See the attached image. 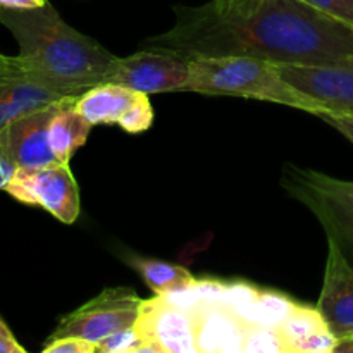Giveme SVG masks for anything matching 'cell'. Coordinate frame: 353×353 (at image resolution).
<instances>
[{"label": "cell", "mask_w": 353, "mask_h": 353, "mask_svg": "<svg viewBox=\"0 0 353 353\" xmlns=\"http://www.w3.org/2000/svg\"><path fill=\"white\" fill-rule=\"evenodd\" d=\"M302 2L353 28V0H302Z\"/></svg>", "instance_id": "obj_24"}, {"label": "cell", "mask_w": 353, "mask_h": 353, "mask_svg": "<svg viewBox=\"0 0 353 353\" xmlns=\"http://www.w3.org/2000/svg\"><path fill=\"white\" fill-rule=\"evenodd\" d=\"M317 117H321L324 123H327L330 126H333L334 130L340 131L347 140H350L353 143V114L326 110V112H321Z\"/></svg>", "instance_id": "obj_27"}, {"label": "cell", "mask_w": 353, "mask_h": 353, "mask_svg": "<svg viewBox=\"0 0 353 353\" xmlns=\"http://www.w3.org/2000/svg\"><path fill=\"white\" fill-rule=\"evenodd\" d=\"M7 327H9V326H7V324H6V323H3V321H2V319H0V331L7 330Z\"/></svg>", "instance_id": "obj_31"}, {"label": "cell", "mask_w": 353, "mask_h": 353, "mask_svg": "<svg viewBox=\"0 0 353 353\" xmlns=\"http://www.w3.org/2000/svg\"><path fill=\"white\" fill-rule=\"evenodd\" d=\"M243 353H286V345L278 330L264 326H247Z\"/></svg>", "instance_id": "obj_19"}, {"label": "cell", "mask_w": 353, "mask_h": 353, "mask_svg": "<svg viewBox=\"0 0 353 353\" xmlns=\"http://www.w3.org/2000/svg\"><path fill=\"white\" fill-rule=\"evenodd\" d=\"M138 93L140 92H134L128 86L105 81L92 86L76 97L74 105L92 126L117 124L128 107L134 102Z\"/></svg>", "instance_id": "obj_15"}, {"label": "cell", "mask_w": 353, "mask_h": 353, "mask_svg": "<svg viewBox=\"0 0 353 353\" xmlns=\"http://www.w3.org/2000/svg\"><path fill=\"white\" fill-rule=\"evenodd\" d=\"M97 345L79 336L48 338L43 353H95Z\"/></svg>", "instance_id": "obj_25"}, {"label": "cell", "mask_w": 353, "mask_h": 353, "mask_svg": "<svg viewBox=\"0 0 353 353\" xmlns=\"http://www.w3.org/2000/svg\"><path fill=\"white\" fill-rule=\"evenodd\" d=\"M55 103L23 114L0 131V154L17 169H33L57 162L48 145V123Z\"/></svg>", "instance_id": "obj_11"}, {"label": "cell", "mask_w": 353, "mask_h": 353, "mask_svg": "<svg viewBox=\"0 0 353 353\" xmlns=\"http://www.w3.org/2000/svg\"><path fill=\"white\" fill-rule=\"evenodd\" d=\"M131 265L140 272L143 281L155 295L169 292V290L179 288V286L190 285L195 281L192 272L181 265L171 264V262L155 261V259H133Z\"/></svg>", "instance_id": "obj_17"}, {"label": "cell", "mask_w": 353, "mask_h": 353, "mask_svg": "<svg viewBox=\"0 0 353 353\" xmlns=\"http://www.w3.org/2000/svg\"><path fill=\"white\" fill-rule=\"evenodd\" d=\"M143 299L130 288H107L64 316L50 338L79 336L99 345L110 334L134 326Z\"/></svg>", "instance_id": "obj_5"}, {"label": "cell", "mask_w": 353, "mask_h": 353, "mask_svg": "<svg viewBox=\"0 0 353 353\" xmlns=\"http://www.w3.org/2000/svg\"><path fill=\"white\" fill-rule=\"evenodd\" d=\"M338 341L340 340L334 336L330 327H323V330L295 341L290 347L288 353H333L336 350Z\"/></svg>", "instance_id": "obj_23"}, {"label": "cell", "mask_w": 353, "mask_h": 353, "mask_svg": "<svg viewBox=\"0 0 353 353\" xmlns=\"http://www.w3.org/2000/svg\"><path fill=\"white\" fill-rule=\"evenodd\" d=\"M74 100L76 97L59 100L55 103L54 116L48 123V145L61 164H69L72 155L86 143V138L93 128L78 112Z\"/></svg>", "instance_id": "obj_14"}, {"label": "cell", "mask_w": 353, "mask_h": 353, "mask_svg": "<svg viewBox=\"0 0 353 353\" xmlns=\"http://www.w3.org/2000/svg\"><path fill=\"white\" fill-rule=\"evenodd\" d=\"M283 186L319 219L326 234L353 252V181L286 164Z\"/></svg>", "instance_id": "obj_4"}, {"label": "cell", "mask_w": 353, "mask_h": 353, "mask_svg": "<svg viewBox=\"0 0 353 353\" xmlns=\"http://www.w3.org/2000/svg\"><path fill=\"white\" fill-rule=\"evenodd\" d=\"M47 3V0H0L2 9H14V10H28L37 9Z\"/></svg>", "instance_id": "obj_28"}, {"label": "cell", "mask_w": 353, "mask_h": 353, "mask_svg": "<svg viewBox=\"0 0 353 353\" xmlns=\"http://www.w3.org/2000/svg\"><path fill=\"white\" fill-rule=\"evenodd\" d=\"M265 0H212L210 6L221 14H250Z\"/></svg>", "instance_id": "obj_26"}, {"label": "cell", "mask_w": 353, "mask_h": 353, "mask_svg": "<svg viewBox=\"0 0 353 353\" xmlns=\"http://www.w3.org/2000/svg\"><path fill=\"white\" fill-rule=\"evenodd\" d=\"M317 310L338 340L353 338V268L343 247L327 234V261Z\"/></svg>", "instance_id": "obj_9"}, {"label": "cell", "mask_w": 353, "mask_h": 353, "mask_svg": "<svg viewBox=\"0 0 353 353\" xmlns=\"http://www.w3.org/2000/svg\"><path fill=\"white\" fill-rule=\"evenodd\" d=\"M107 81L134 92H188L190 59L169 48H145L128 57H117Z\"/></svg>", "instance_id": "obj_7"}, {"label": "cell", "mask_w": 353, "mask_h": 353, "mask_svg": "<svg viewBox=\"0 0 353 353\" xmlns=\"http://www.w3.org/2000/svg\"><path fill=\"white\" fill-rule=\"evenodd\" d=\"M323 327H327V324L324 317L321 316L319 310H317V307L296 303L295 309L288 316V319L279 326L278 331L286 345V353H288L290 347L295 341L302 340V338L309 336V334L316 333V331L323 330Z\"/></svg>", "instance_id": "obj_18"}, {"label": "cell", "mask_w": 353, "mask_h": 353, "mask_svg": "<svg viewBox=\"0 0 353 353\" xmlns=\"http://www.w3.org/2000/svg\"><path fill=\"white\" fill-rule=\"evenodd\" d=\"M3 192L24 205L41 207L64 224H72L79 216V190L69 164L17 169Z\"/></svg>", "instance_id": "obj_6"}, {"label": "cell", "mask_w": 353, "mask_h": 353, "mask_svg": "<svg viewBox=\"0 0 353 353\" xmlns=\"http://www.w3.org/2000/svg\"><path fill=\"white\" fill-rule=\"evenodd\" d=\"M334 352H343V353H353V338H348V340L338 341V347Z\"/></svg>", "instance_id": "obj_30"}, {"label": "cell", "mask_w": 353, "mask_h": 353, "mask_svg": "<svg viewBox=\"0 0 353 353\" xmlns=\"http://www.w3.org/2000/svg\"><path fill=\"white\" fill-rule=\"evenodd\" d=\"M247 324L228 307L207 305L196 312L199 353H243Z\"/></svg>", "instance_id": "obj_13"}, {"label": "cell", "mask_w": 353, "mask_h": 353, "mask_svg": "<svg viewBox=\"0 0 353 353\" xmlns=\"http://www.w3.org/2000/svg\"><path fill=\"white\" fill-rule=\"evenodd\" d=\"M134 327L162 353H199L196 314L171 305L161 295L141 302Z\"/></svg>", "instance_id": "obj_8"}, {"label": "cell", "mask_w": 353, "mask_h": 353, "mask_svg": "<svg viewBox=\"0 0 353 353\" xmlns=\"http://www.w3.org/2000/svg\"><path fill=\"white\" fill-rule=\"evenodd\" d=\"M295 305L296 302H293L290 296L283 295V293L261 290L255 302L238 317L247 326H264L279 330V326L288 319Z\"/></svg>", "instance_id": "obj_16"}, {"label": "cell", "mask_w": 353, "mask_h": 353, "mask_svg": "<svg viewBox=\"0 0 353 353\" xmlns=\"http://www.w3.org/2000/svg\"><path fill=\"white\" fill-rule=\"evenodd\" d=\"M62 99L65 95L33 78L17 55H0V131L23 114Z\"/></svg>", "instance_id": "obj_12"}, {"label": "cell", "mask_w": 353, "mask_h": 353, "mask_svg": "<svg viewBox=\"0 0 353 353\" xmlns=\"http://www.w3.org/2000/svg\"><path fill=\"white\" fill-rule=\"evenodd\" d=\"M154 123V109L150 105V100H148L147 93H138V97L134 99V102L128 107L126 112L121 116L119 126L123 128L126 133L137 134L143 133Z\"/></svg>", "instance_id": "obj_20"}, {"label": "cell", "mask_w": 353, "mask_h": 353, "mask_svg": "<svg viewBox=\"0 0 353 353\" xmlns=\"http://www.w3.org/2000/svg\"><path fill=\"white\" fill-rule=\"evenodd\" d=\"M0 23L19 45L17 59L33 78L65 97H78L105 83L116 55L69 26L50 6L2 9Z\"/></svg>", "instance_id": "obj_2"}, {"label": "cell", "mask_w": 353, "mask_h": 353, "mask_svg": "<svg viewBox=\"0 0 353 353\" xmlns=\"http://www.w3.org/2000/svg\"><path fill=\"white\" fill-rule=\"evenodd\" d=\"M261 288L245 281H226L224 286L223 307L233 310L236 316L243 314L257 299Z\"/></svg>", "instance_id": "obj_21"}, {"label": "cell", "mask_w": 353, "mask_h": 353, "mask_svg": "<svg viewBox=\"0 0 353 353\" xmlns=\"http://www.w3.org/2000/svg\"><path fill=\"white\" fill-rule=\"evenodd\" d=\"M145 340L134 326L126 327L123 331L110 334L103 341L97 345V352L102 353H138Z\"/></svg>", "instance_id": "obj_22"}, {"label": "cell", "mask_w": 353, "mask_h": 353, "mask_svg": "<svg viewBox=\"0 0 353 353\" xmlns=\"http://www.w3.org/2000/svg\"><path fill=\"white\" fill-rule=\"evenodd\" d=\"M278 69L286 81L323 103L326 110L353 114V62L278 64Z\"/></svg>", "instance_id": "obj_10"}, {"label": "cell", "mask_w": 353, "mask_h": 353, "mask_svg": "<svg viewBox=\"0 0 353 353\" xmlns=\"http://www.w3.org/2000/svg\"><path fill=\"white\" fill-rule=\"evenodd\" d=\"M16 165H14L9 159H6L0 154V190H2V192L6 190V186L9 185V181L12 179V176L16 174Z\"/></svg>", "instance_id": "obj_29"}, {"label": "cell", "mask_w": 353, "mask_h": 353, "mask_svg": "<svg viewBox=\"0 0 353 353\" xmlns=\"http://www.w3.org/2000/svg\"><path fill=\"white\" fill-rule=\"evenodd\" d=\"M188 92L264 100L319 116L324 105L286 81L278 62L252 55L190 59Z\"/></svg>", "instance_id": "obj_3"}, {"label": "cell", "mask_w": 353, "mask_h": 353, "mask_svg": "<svg viewBox=\"0 0 353 353\" xmlns=\"http://www.w3.org/2000/svg\"><path fill=\"white\" fill-rule=\"evenodd\" d=\"M148 48L188 59L252 55L278 64L353 62V28L302 0H265L250 14H221L212 6L176 7V23Z\"/></svg>", "instance_id": "obj_1"}, {"label": "cell", "mask_w": 353, "mask_h": 353, "mask_svg": "<svg viewBox=\"0 0 353 353\" xmlns=\"http://www.w3.org/2000/svg\"><path fill=\"white\" fill-rule=\"evenodd\" d=\"M0 55H2V54H0Z\"/></svg>", "instance_id": "obj_32"}]
</instances>
